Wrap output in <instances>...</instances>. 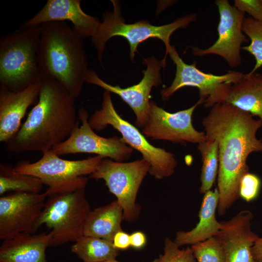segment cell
<instances>
[{"instance_id": "cell-27", "label": "cell", "mask_w": 262, "mask_h": 262, "mask_svg": "<svg viewBox=\"0 0 262 262\" xmlns=\"http://www.w3.org/2000/svg\"><path fill=\"white\" fill-rule=\"evenodd\" d=\"M197 262H225V254L221 241L216 236L191 246Z\"/></svg>"}, {"instance_id": "cell-15", "label": "cell", "mask_w": 262, "mask_h": 262, "mask_svg": "<svg viewBox=\"0 0 262 262\" xmlns=\"http://www.w3.org/2000/svg\"><path fill=\"white\" fill-rule=\"evenodd\" d=\"M147 66L143 70V78L137 84L126 88L113 86L101 80L94 71L89 69L86 82L98 85L109 92L119 96L132 109L136 119L135 125L143 128L149 114L150 92L153 87L162 83L160 70L163 67L161 61L154 56L144 59Z\"/></svg>"}, {"instance_id": "cell-23", "label": "cell", "mask_w": 262, "mask_h": 262, "mask_svg": "<svg viewBox=\"0 0 262 262\" xmlns=\"http://www.w3.org/2000/svg\"><path fill=\"white\" fill-rule=\"evenodd\" d=\"M71 251L83 262H102L116 259L119 255L113 242L84 235L75 242Z\"/></svg>"}, {"instance_id": "cell-8", "label": "cell", "mask_w": 262, "mask_h": 262, "mask_svg": "<svg viewBox=\"0 0 262 262\" xmlns=\"http://www.w3.org/2000/svg\"><path fill=\"white\" fill-rule=\"evenodd\" d=\"M96 155L80 160L61 159L51 150L43 153L38 161L18 162L14 167L16 174H27L39 179L48 186L47 197L55 192L73 187H86L90 175L98 167L102 159Z\"/></svg>"}, {"instance_id": "cell-31", "label": "cell", "mask_w": 262, "mask_h": 262, "mask_svg": "<svg viewBox=\"0 0 262 262\" xmlns=\"http://www.w3.org/2000/svg\"><path fill=\"white\" fill-rule=\"evenodd\" d=\"M113 245L118 250H126L131 246L130 234L123 230L117 232L114 237Z\"/></svg>"}, {"instance_id": "cell-4", "label": "cell", "mask_w": 262, "mask_h": 262, "mask_svg": "<svg viewBox=\"0 0 262 262\" xmlns=\"http://www.w3.org/2000/svg\"><path fill=\"white\" fill-rule=\"evenodd\" d=\"M40 26L19 29L0 40V87L21 91L41 79L38 61Z\"/></svg>"}, {"instance_id": "cell-17", "label": "cell", "mask_w": 262, "mask_h": 262, "mask_svg": "<svg viewBox=\"0 0 262 262\" xmlns=\"http://www.w3.org/2000/svg\"><path fill=\"white\" fill-rule=\"evenodd\" d=\"M81 3L80 0H48L42 9L22 27H33L50 21H68L83 38L92 37L101 22L96 17L84 13Z\"/></svg>"}, {"instance_id": "cell-12", "label": "cell", "mask_w": 262, "mask_h": 262, "mask_svg": "<svg viewBox=\"0 0 262 262\" xmlns=\"http://www.w3.org/2000/svg\"><path fill=\"white\" fill-rule=\"evenodd\" d=\"M45 193L13 192L0 197V239L35 233L47 199Z\"/></svg>"}, {"instance_id": "cell-25", "label": "cell", "mask_w": 262, "mask_h": 262, "mask_svg": "<svg viewBox=\"0 0 262 262\" xmlns=\"http://www.w3.org/2000/svg\"><path fill=\"white\" fill-rule=\"evenodd\" d=\"M13 167L5 164H0V195L12 192L39 193L43 183L38 178L27 174H16Z\"/></svg>"}, {"instance_id": "cell-18", "label": "cell", "mask_w": 262, "mask_h": 262, "mask_svg": "<svg viewBox=\"0 0 262 262\" xmlns=\"http://www.w3.org/2000/svg\"><path fill=\"white\" fill-rule=\"evenodd\" d=\"M42 79L25 89L13 92L0 87V141L7 143L18 131L28 108L37 103Z\"/></svg>"}, {"instance_id": "cell-28", "label": "cell", "mask_w": 262, "mask_h": 262, "mask_svg": "<svg viewBox=\"0 0 262 262\" xmlns=\"http://www.w3.org/2000/svg\"><path fill=\"white\" fill-rule=\"evenodd\" d=\"M179 246L168 238L164 240V254L152 262H196L191 247L180 249Z\"/></svg>"}, {"instance_id": "cell-32", "label": "cell", "mask_w": 262, "mask_h": 262, "mask_svg": "<svg viewBox=\"0 0 262 262\" xmlns=\"http://www.w3.org/2000/svg\"><path fill=\"white\" fill-rule=\"evenodd\" d=\"M131 246L135 249L143 248L147 244L145 234L141 231H136L130 234Z\"/></svg>"}, {"instance_id": "cell-1", "label": "cell", "mask_w": 262, "mask_h": 262, "mask_svg": "<svg viewBox=\"0 0 262 262\" xmlns=\"http://www.w3.org/2000/svg\"><path fill=\"white\" fill-rule=\"evenodd\" d=\"M207 137L215 140L219 150L217 213L224 215L240 197L239 186L249 172L246 163L253 152H262V140L257 136L262 120L233 105L218 103L202 119Z\"/></svg>"}, {"instance_id": "cell-7", "label": "cell", "mask_w": 262, "mask_h": 262, "mask_svg": "<svg viewBox=\"0 0 262 262\" xmlns=\"http://www.w3.org/2000/svg\"><path fill=\"white\" fill-rule=\"evenodd\" d=\"M88 121L93 130L101 131L111 125L117 130L125 143L138 151L148 163V173L155 179H163L174 173L178 164L175 155L151 145L135 126L121 117L114 106L110 92L105 91L101 108L91 115Z\"/></svg>"}, {"instance_id": "cell-29", "label": "cell", "mask_w": 262, "mask_h": 262, "mask_svg": "<svg viewBox=\"0 0 262 262\" xmlns=\"http://www.w3.org/2000/svg\"><path fill=\"white\" fill-rule=\"evenodd\" d=\"M262 182L256 174L247 173L242 178L239 186V196L247 202L254 200L258 196Z\"/></svg>"}, {"instance_id": "cell-34", "label": "cell", "mask_w": 262, "mask_h": 262, "mask_svg": "<svg viewBox=\"0 0 262 262\" xmlns=\"http://www.w3.org/2000/svg\"><path fill=\"white\" fill-rule=\"evenodd\" d=\"M102 262H120L116 260V259L108 260Z\"/></svg>"}, {"instance_id": "cell-5", "label": "cell", "mask_w": 262, "mask_h": 262, "mask_svg": "<svg viewBox=\"0 0 262 262\" xmlns=\"http://www.w3.org/2000/svg\"><path fill=\"white\" fill-rule=\"evenodd\" d=\"M85 188H68L47 196L35 230L43 225L50 230V246L75 242L84 235L86 221L91 211Z\"/></svg>"}, {"instance_id": "cell-30", "label": "cell", "mask_w": 262, "mask_h": 262, "mask_svg": "<svg viewBox=\"0 0 262 262\" xmlns=\"http://www.w3.org/2000/svg\"><path fill=\"white\" fill-rule=\"evenodd\" d=\"M233 6L240 11L247 13L252 18L262 21V0H235Z\"/></svg>"}, {"instance_id": "cell-11", "label": "cell", "mask_w": 262, "mask_h": 262, "mask_svg": "<svg viewBox=\"0 0 262 262\" xmlns=\"http://www.w3.org/2000/svg\"><path fill=\"white\" fill-rule=\"evenodd\" d=\"M78 117L81 125L78 123L66 140L53 147L51 149L53 152L59 156L79 153H92L119 162L130 158L132 148L122 138L117 136L105 138L94 131L89 123L88 112L84 108H80Z\"/></svg>"}, {"instance_id": "cell-21", "label": "cell", "mask_w": 262, "mask_h": 262, "mask_svg": "<svg viewBox=\"0 0 262 262\" xmlns=\"http://www.w3.org/2000/svg\"><path fill=\"white\" fill-rule=\"evenodd\" d=\"M224 103L257 116L262 120V75L244 74L233 84Z\"/></svg>"}, {"instance_id": "cell-3", "label": "cell", "mask_w": 262, "mask_h": 262, "mask_svg": "<svg viewBox=\"0 0 262 262\" xmlns=\"http://www.w3.org/2000/svg\"><path fill=\"white\" fill-rule=\"evenodd\" d=\"M82 39L66 21L40 25V77L58 81L75 98L81 95L89 70Z\"/></svg>"}, {"instance_id": "cell-24", "label": "cell", "mask_w": 262, "mask_h": 262, "mask_svg": "<svg viewBox=\"0 0 262 262\" xmlns=\"http://www.w3.org/2000/svg\"><path fill=\"white\" fill-rule=\"evenodd\" d=\"M202 160L199 191L204 194L212 188L219 169V150L217 142L206 136L205 139L198 144Z\"/></svg>"}, {"instance_id": "cell-33", "label": "cell", "mask_w": 262, "mask_h": 262, "mask_svg": "<svg viewBox=\"0 0 262 262\" xmlns=\"http://www.w3.org/2000/svg\"><path fill=\"white\" fill-rule=\"evenodd\" d=\"M252 253L256 261L262 262V237H259L254 243L252 247Z\"/></svg>"}, {"instance_id": "cell-13", "label": "cell", "mask_w": 262, "mask_h": 262, "mask_svg": "<svg viewBox=\"0 0 262 262\" xmlns=\"http://www.w3.org/2000/svg\"><path fill=\"white\" fill-rule=\"evenodd\" d=\"M200 104L201 103L198 100L187 109L171 113L150 101L149 117L143 128V134L152 139L173 143H200L205 139V133L196 130L192 120L195 110Z\"/></svg>"}, {"instance_id": "cell-2", "label": "cell", "mask_w": 262, "mask_h": 262, "mask_svg": "<svg viewBox=\"0 0 262 262\" xmlns=\"http://www.w3.org/2000/svg\"><path fill=\"white\" fill-rule=\"evenodd\" d=\"M75 98L58 81L42 79L38 101L6 143L7 150L16 154L44 153L66 140L79 123Z\"/></svg>"}, {"instance_id": "cell-22", "label": "cell", "mask_w": 262, "mask_h": 262, "mask_svg": "<svg viewBox=\"0 0 262 262\" xmlns=\"http://www.w3.org/2000/svg\"><path fill=\"white\" fill-rule=\"evenodd\" d=\"M123 220V209L116 199L90 211L85 224L84 235L113 242L115 234L122 230Z\"/></svg>"}, {"instance_id": "cell-14", "label": "cell", "mask_w": 262, "mask_h": 262, "mask_svg": "<svg viewBox=\"0 0 262 262\" xmlns=\"http://www.w3.org/2000/svg\"><path fill=\"white\" fill-rule=\"evenodd\" d=\"M215 3L219 14L218 39L213 45L205 49L192 47V53L197 56L217 55L222 57L230 67L239 66L242 64L241 46L248 41L242 31L245 13L231 5L227 0H217Z\"/></svg>"}, {"instance_id": "cell-10", "label": "cell", "mask_w": 262, "mask_h": 262, "mask_svg": "<svg viewBox=\"0 0 262 262\" xmlns=\"http://www.w3.org/2000/svg\"><path fill=\"white\" fill-rule=\"evenodd\" d=\"M176 65L175 77L167 88L161 91L164 100L168 99L179 89L185 86L198 89L199 100L206 108H212L218 103H224L232 85L239 81L244 74L236 71H229L222 75L205 73L196 66V62L188 65L183 62L174 46L168 52Z\"/></svg>"}, {"instance_id": "cell-16", "label": "cell", "mask_w": 262, "mask_h": 262, "mask_svg": "<svg viewBox=\"0 0 262 262\" xmlns=\"http://www.w3.org/2000/svg\"><path fill=\"white\" fill-rule=\"evenodd\" d=\"M253 213L243 210L231 219L221 222L222 227L216 236L225 251V262H257L252 247L259 236L251 229Z\"/></svg>"}, {"instance_id": "cell-26", "label": "cell", "mask_w": 262, "mask_h": 262, "mask_svg": "<svg viewBox=\"0 0 262 262\" xmlns=\"http://www.w3.org/2000/svg\"><path fill=\"white\" fill-rule=\"evenodd\" d=\"M242 31L250 40L249 45L241 49L251 55L255 59V65L249 73H253L262 66V21L251 17H245L242 24Z\"/></svg>"}, {"instance_id": "cell-9", "label": "cell", "mask_w": 262, "mask_h": 262, "mask_svg": "<svg viewBox=\"0 0 262 262\" xmlns=\"http://www.w3.org/2000/svg\"><path fill=\"white\" fill-rule=\"evenodd\" d=\"M149 169V164L143 158L129 163L103 158L97 170L89 176L96 180H104L122 208L124 220L132 222L136 221L140 214L141 207L136 199Z\"/></svg>"}, {"instance_id": "cell-6", "label": "cell", "mask_w": 262, "mask_h": 262, "mask_svg": "<svg viewBox=\"0 0 262 262\" xmlns=\"http://www.w3.org/2000/svg\"><path fill=\"white\" fill-rule=\"evenodd\" d=\"M114 10L107 12L103 16L96 33L91 37L92 43L97 50L99 61L101 62L107 42L115 36H121L128 41L130 49V59L133 61L138 46L151 38L162 40L165 46V54L161 61L163 67L166 66V58L172 47L170 37L177 30L187 28L197 18L196 14H190L180 17L174 21L162 26H155L148 21L142 20L132 24L125 23L120 13V6L115 0L111 1Z\"/></svg>"}, {"instance_id": "cell-19", "label": "cell", "mask_w": 262, "mask_h": 262, "mask_svg": "<svg viewBox=\"0 0 262 262\" xmlns=\"http://www.w3.org/2000/svg\"><path fill=\"white\" fill-rule=\"evenodd\" d=\"M49 232L21 233L4 240L0 246V262H48Z\"/></svg>"}, {"instance_id": "cell-20", "label": "cell", "mask_w": 262, "mask_h": 262, "mask_svg": "<svg viewBox=\"0 0 262 262\" xmlns=\"http://www.w3.org/2000/svg\"><path fill=\"white\" fill-rule=\"evenodd\" d=\"M219 197L217 188L204 194L198 223L189 231H179L176 234L174 241L179 246H192L218 235L222 227L221 222H218L215 217Z\"/></svg>"}]
</instances>
